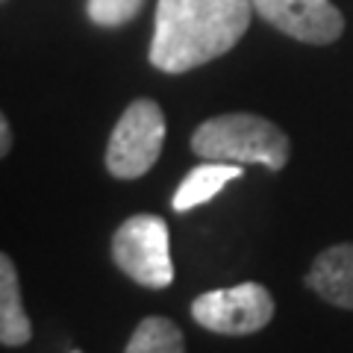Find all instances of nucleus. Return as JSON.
<instances>
[{"instance_id": "1", "label": "nucleus", "mask_w": 353, "mask_h": 353, "mask_svg": "<svg viewBox=\"0 0 353 353\" xmlns=\"http://www.w3.org/2000/svg\"><path fill=\"white\" fill-rule=\"evenodd\" d=\"M253 0H159L150 41V65L185 74L227 50L250 27Z\"/></svg>"}, {"instance_id": "2", "label": "nucleus", "mask_w": 353, "mask_h": 353, "mask_svg": "<svg viewBox=\"0 0 353 353\" xmlns=\"http://www.w3.org/2000/svg\"><path fill=\"white\" fill-rule=\"evenodd\" d=\"M192 150L201 159L236 162V165H265L280 171L289 162V139L268 118L233 112L203 121L192 136Z\"/></svg>"}, {"instance_id": "3", "label": "nucleus", "mask_w": 353, "mask_h": 353, "mask_svg": "<svg viewBox=\"0 0 353 353\" xmlns=\"http://www.w3.org/2000/svg\"><path fill=\"white\" fill-rule=\"evenodd\" d=\"M112 259L145 289H165L174 280L171 236L159 215H132L115 230Z\"/></svg>"}, {"instance_id": "4", "label": "nucleus", "mask_w": 353, "mask_h": 353, "mask_svg": "<svg viewBox=\"0 0 353 353\" xmlns=\"http://www.w3.org/2000/svg\"><path fill=\"white\" fill-rule=\"evenodd\" d=\"M165 141V115L153 101H132L118 118L106 145V168L118 180L145 176L157 165Z\"/></svg>"}, {"instance_id": "5", "label": "nucleus", "mask_w": 353, "mask_h": 353, "mask_svg": "<svg viewBox=\"0 0 353 353\" xmlns=\"http://www.w3.org/2000/svg\"><path fill=\"white\" fill-rule=\"evenodd\" d=\"M192 318L221 336H250L274 318V297L259 283L212 289L192 303Z\"/></svg>"}, {"instance_id": "6", "label": "nucleus", "mask_w": 353, "mask_h": 353, "mask_svg": "<svg viewBox=\"0 0 353 353\" xmlns=\"http://www.w3.org/2000/svg\"><path fill=\"white\" fill-rule=\"evenodd\" d=\"M253 9L280 32L306 44H330L345 30V18L330 0H253Z\"/></svg>"}, {"instance_id": "7", "label": "nucleus", "mask_w": 353, "mask_h": 353, "mask_svg": "<svg viewBox=\"0 0 353 353\" xmlns=\"http://www.w3.org/2000/svg\"><path fill=\"white\" fill-rule=\"evenodd\" d=\"M306 285L327 303L353 309V241L327 248L309 268Z\"/></svg>"}, {"instance_id": "8", "label": "nucleus", "mask_w": 353, "mask_h": 353, "mask_svg": "<svg viewBox=\"0 0 353 353\" xmlns=\"http://www.w3.org/2000/svg\"><path fill=\"white\" fill-rule=\"evenodd\" d=\"M241 176V165L236 162H212V159H203L197 168H192L185 174V180L176 185L174 192V212H189L194 206H203L209 203L212 197L224 189L227 183H233Z\"/></svg>"}, {"instance_id": "9", "label": "nucleus", "mask_w": 353, "mask_h": 353, "mask_svg": "<svg viewBox=\"0 0 353 353\" xmlns=\"http://www.w3.org/2000/svg\"><path fill=\"white\" fill-rule=\"evenodd\" d=\"M32 336L27 309L21 303V283L12 259L0 256V341L6 347H21L27 345Z\"/></svg>"}, {"instance_id": "10", "label": "nucleus", "mask_w": 353, "mask_h": 353, "mask_svg": "<svg viewBox=\"0 0 353 353\" xmlns=\"http://www.w3.org/2000/svg\"><path fill=\"white\" fill-rule=\"evenodd\" d=\"M124 353H185V341L180 327L171 318L150 315L141 318V324L130 336Z\"/></svg>"}, {"instance_id": "11", "label": "nucleus", "mask_w": 353, "mask_h": 353, "mask_svg": "<svg viewBox=\"0 0 353 353\" xmlns=\"http://www.w3.org/2000/svg\"><path fill=\"white\" fill-rule=\"evenodd\" d=\"M145 0H88L85 12L101 27H121L139 15Z\"/></svg>"}, {"instance_id": "12", "label": "nucleus", "mask_w": 353, "mask_h": 353, "mask_svg": "<svg viewBox=\"0 0 353 353\" xmlns=\"http://www.w3.org/2000/svg\"><path fill=\"white\" fill-rule=\"evenodd\" d=\"M9 148H12V127H9L6 118H0V153H9Z\"/></svg>"}, {"instance_id": "13", "label": "nucleus", "mask_w": 353, "mask_h": 353, "mask_svg": "<svg viewBox=\"0 0 353 353\" xmlns=\"http://www.w3.org/2000/svg\"><path fill=\"white\" fill-rule=\"evenodd\" d=\"M71 353H83V350H71Z\"/></svg>"}]
</instances>
